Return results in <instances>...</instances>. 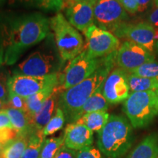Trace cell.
Instances as JSON below:
<instances>
[{"label":"cell","instance_id":"9c48e42d","mask_svg":"<svg viewBox=\"0 0 158 158\" xmlns=\"http://www.w3.org/2000/svg\"><path fill=\"white\" fill-rule=\"evenodd\" d=\"M94 16L97 27L111 33L129 19L118 0H98L94 7Z\"/></svg>","mask_w":158,"mask_h":158},{"label":"cell","instance_id":"30bf717a","mask_svg":"<svg viewBox=\"0 0 158 158\" xmlns=\"http://www.w3.org/2000/svg\"><path fill=\"white\" fill-rule=\"evenodd\" d=\"M84 35L86 40L85 50L92 58L99 59L108 56L117 51L120 46L117 37L95 24L89 27Z\"/></svg>","mask_w":158,"mask_h":158},{"label":"cell","instance_id":"4fadbf2b","mask_svg":"<svg viewBox=\"0 0 158 158\" xmlns=\"http://www.w3.org/2000/svg\"><path fill=\"white\" fill-rule=\"evenodd\" d=\"M127 73L120 68L114 69L102 85V93L109 104L124 101L130 95Z\"/></svg>","mask_w":158,"mask_h":158},{"label":"cell","instance_id":"60d3db41","mask_svg":"<svg viewBox=\"0 0 158 158\" xmlns=\"http://www.w3.org/2000/svg\"><path fill=\"white\" fill-rule=\"evenodd\" d=\"M155 40H158V27L155 28Z\"/></svg>","mask_w":158,"mask_h":158},{"label":"cell","instance_id":"836d02e7","mask_svg":"<svg viewBox=\"0 0 158 158\" xmlns=\"http://www.w3.org/2000/svg\"><path fill=\"white\" fill-rule=\"evenodd\" d=\"M77 151L73 149H69L64 145L59 150L55 158H76Z\"/></svg>","mask_w":158,"mask_h":158},{"label":"cell","instance_id":"f35d334b","mask_svg":"<svg viewBox=\"0 0 158 158\" xmlns=\"http://www.w3.org/2000/svg\"><path fill=\"white\" fill-rule=\"evenodd\" d=\"M74 1L86 2H89V3H91V4H93V5H95L98 0H74Z\"/></svg>","mask_w":158,"mask_h":158},{"label":"cell","instance_id":"9a60e30c","mask_svg":"<svg viewBox=\"0 0 158 158\" xmlns=\"http://www.w3.org/2000/svg\"><path fill=\"white\" fill-rule=\"evenodd\" d=\"M93 132L79 122L68 124L64 133V145L69 149L79 151L93 143Z\"/></svg>","mask_w":158,"mask_h":158},{"label":"cell","instance_id":"603a6c76","mask_svg":"<svg viewBox=\"0 0 158 158\" xmlns=\"http://www.w3.org/2000/svg\"><path fill=\"white\" fill-rule=\"evenodd\" d=\"M127 81L132 92L158 91L157 78H148L127 73Z\"/></svg>","mask_w":158,"mask_h":158},{"label":"cell","instance_id":"7bdbcfd3","mask_svg":"<svg viewBox=\"0 0 158 158\" xmlns=\"http://www.w3.org/2000/svg\"><path fill=\"white\" fill-rule=\"evenodd\" d=\"M154 4H155V7H158V0H154Z\"/></svg>","mask_w":158,"mask_h":158},{"label":"cell","instance_id":"d6a6232c","mask_svg":"<svg viewBox=\"0 0 158 158\" xmlns=\"http://www.w3.org/2000/svg\"><path fill=\"white\" fill-rule=\"evenodd\" d=\"M127 13L135 14L138 12L137 0H118Z\"/></svg>","mask_w":158,"mask_h":158},{"label":"cell","instance_id":"74e56055","mask_svg":"<svg viewBox=\"0 0 158 158\" xmlns=\"http://www.w3.org/2000/svg\"><path fill=\"white\" fill-rule=\"evenodd\" d=\"M5 62V44L1 27H0V66Z\"/></svg>","mask_w":158,"mask_h":158},{"label":"cell","instance_id":"f1b7e54d","mask_svg":"<svg viewBox=\"0 0 158 158\" xmlns=\"http://www.w3.org/2000/svg\"><path fill=\"white\" fill-rule=\"evenodd\" d=\"M9 76H7L5 71H0V100L4 104H8L9 92L7 88V81Z\"/></svg>","mask_w":158,"mask_h":158},{"label":"cell","instance_id":"ac0fdd59","mask_svg":"<svg viewBox=\"0 0 158 158\" xmlns=\"http://www.w3.org/2000/svg\"><path fill=\"white\" fill-rule=\"evenodd\" d=\"M158 156V134L146 136L129 154L127 158H157Z\"/></svg>","mask_w":158,"mask_h":158},{"label":"cell","instance_id":"7dc6e473","mask_svg":"<svg viewBox=\"0 0 158 158\" xmlns=\"http://www.w3.org/2000/svg\"><path fill=\"white\" fill-rule=\"evenodd\" d=\"M156 92H157V107H158V91Z\"/></svg>","mask_w":158,"mask_h":158},{"label":"cell","instance_id":"e575fe53","mask_svg":"<svg viewBox=\"0 0 158 158\" xmlns=\"http://www.w3.org/2000/svg\"><path fill=\"white\" fill-rule=\"evenodd\" d=\"M2 128H13L8 115L5 110L0 111V129Z\"/></svg>","mask_w":158,"mask_h":158},{"label":"cell","instance_id":"ab89813d","mask_svg":"<svg viewBox=\"0 0 158 158\" xmlns=\"http://www.w3.org/2000/svg\"><path fill=\"white\" fill-rule=\"evenodd\" d=\"M5 105L3 103L2 101L1 100H0V111H1V110H3L5 109Z\"/></svg>","mask_w":158,"mask_h":158},{"label":"cell","instance_id":"5bb4252c","mask_svg":"<svg viewBox=\"0 0 158 158\" xmlns=\"http://www.w3.org/2000/svg\"><path fill=\"white\" fill-rule=\"evenodd\" d=\"M65 18L76 29L84 33L89 27L94 24L93 4L68 0L65 2Z\"/></svg>","mask_w":158,"mask_h":158},{"label":"cell","instance_id":"4316f807","mask_svg":"<svg viewBox=\"0 0 158 158\" xmlns=\"http://www.w3.org/2000/svg\"><path fill=\"white\" fill-rule=\"evenodd\" d=\"M45 11H59L64 8V0H24Z\"/></svg>","mask_w":158,"mask_h":158},{"label":"cell","instance_id":"4dcf8cb0","mask_svg":"<svg viewBox=\"0 0 158 158\" xmlns=\"http://www.w3.org/2000/svg\"><path fill=\"white\" fill-rule=\"evenodd\" d=\"M76 158H104L102 154L97 148L92 147H88L84 149L77 151Z\"/></svg>","mask_w":158,"mask_h":158},{"label":"cell","instance_id":"5b68a950","mask_svg":"<svg viewBox=\"0 0 158 158\" xmlns=\"http://www.w3.org/2000/svg\"><path fill=\"white\" fill-rule=\"evenodd\" d=\"M59 56L63 62L72 60L84 50V39L64 15L59 13L50 19Z\"/></svg>","mask_w":158,"mask_h":158},{"label":"cell","instance_id":"f907efd6","mask_svg":"<svg viewBox=\"0 0 158 158\" xmlns=\"http://www.w3.org/2000/svg\"><path fill=\"white\" fill-rule=\"evenodd\" d=\"M157 158H158V156H157Z\"/></svg>","mask_w":158,"mask_h":158},{"label":"cell","instance_id":"1f68e13d","mask_svg":"<svg viewBox=\"0 0 158 158\" xmlns=\"http://www.w3.org/2000/svg\"><path fill=\"white\" fill-rule=\"evenodd\" d=\"M19 136V133L14 128L0 129V143L5 147L7 143L14 140Z\"/></svg>","mask_w":158,"mask_h":158},{"label":"cell","instance_id":"277c9868","mask_svg":"<svg viewBox=\"0 0 158 158\" xmlns=\"http://www.w3.org/2000/svg\"><path fill=\"white\" fill-rule=\"evenodd\" d=\"M123 111L133 128L148 127L158 115L157 92H131L124 101Z\"/></svg>","mask_w":158,"mask_h":158},{"label":"cell","instance_id":"d4e9b609","mask_svg":"<svg viewBox=\"0 0 158 158\" xmlns=\"http://www.w3.org/2000/svg\"><path fill=\"white\" fill-rule=\"evenodd\" d=\"M64 146V134L57 137L47 138L41 151L40 158H55Z\"/></svg>","mask_w":158,"mask_h":158},{"label":"cell","instance_id":"681fc988","mask_svg":"<svg viewBox=\"0 0 158 158\" xmlns=\"http://www.w3.org/2000/svg\"><path fill=\"white\" fill-rule=\"evenodd\" d=\"M157 83H158V78H157Z\"/></svg>","mask_w":158,"mask_h":158},{"label":"cell","instance_id":"f6af8a7d","mask_svg":"<svg viewBox=\"0 0 158 158\" xmlns=\"http://www.w3.org/2000/svg\"><path fill=\"white\" fill-rule=\"evenodd\" d=\"M5 0H0V6H1L2 4L4 3V2H5Z\"/></svg>","mask_w":158,"mask_h":158},{"label":"cell","instance_id":"ee69618b","mask_svg":"<svg viewBox=\"0 0 158 158\" xmlns=\"http://www.w3.org/2000/svg\"><path fill=\"white\" fill-rule=\"evenodd\" d=\"M3 148H4V146L2 145V144L0 143V151H2Z\"/></svg>","mask_w":158,"mask_h":158},{"label":"cell","instance_id":"f546056e","mask_svg":"<svg viewBox=\"0 0 158 158\" xmlns=\"http://www.w3.org/2000/svg\"><path fill=\"white\" fill-rule=\"evenodd\" d=\"M10 108H16L23 111L27 112L28 114V110H27V106L26 103L25 98L22 97L17 95V94L9 93V99L8 104Z\"/></svg>","mask_w":158,"mask_h":158},{"label":"cell","instance_id":"44dd1931","mask_svg":"<svg viewBox=\"0 0 158 158\" xmlns=\"http://www.w3.org/2000/svg\"><path fill=\"white\" fill-rule=\"evenodd\" d=\"M108 106H109V103L102 93V86L88 99L86 103L84 105L80 112V118L84 114L91 113V112L100 111V110L106 111Z\"/></svg>","mask_w":158,"mask_h":158},{"label":"cell","instance_id":"7402d4cb","mask_svg":"<svg viewBox=\"0 0 158 158\" xmlns=\"http://www.w3.org/2000/svg\"><path fill=\"white\" fill-rule=\"evenodd\" d=\"M56 87V86H50V87L45 89L25 99L26 103L27 106V110H28V114L30 116L31 119L40 110L43 104L52 94Z\"/></svg>","mask_w":158,"mask_h":158},{"label":"cell","instance_id":"7a4b0ae2","mask_svg":"<svg viewBox=\"0 0 158 158\" xmlns=\"http://www.w3.org/2000/svg\"><path fill=\"white\" fill-rule=\"evenodd\" d=\"M116 51L103 57L98 68L87 78L59 94L57 106L64 113L68 124L78 121L84 105L103 85L116 64Z\"/></svg>","mask_w":158,"mask_h":158},{"label":"cell","instance_id":"484cf974","mask_svg":"<svg viewBox=\"0 0 158 158\" xmlns=\"http://www.w3.org/2000/svg\"><path fill=\"white\" fill-rule=\"evenodd\" d=\"M65 122H66V118H65L64 113L60 108L57 107L54 115L52 116L48 123L42 130L43 136L45 138L48 135H51L62 129Z\"/></svg>","mask_w":158,"mask_h":158},{"label":"cell","instance_id":"ba28073f","mask_svg":"<svg viewBox=\"0 0 158 158\" xmlns=\"http://www.w3.org/2000/svg\"><path fill=\"white\" fill-rule=\"evenodd\" d=\"M60 73L43 77H34L14 74L9 76L7 88L9 93L27 98L50 86H57L59 84Z\"/></svg>","mask_w":158,"mask_h":158},{"label":"cell","instance_id":"8d00e7d4","mask_svg":"<svg viewBox=\"0 0 158 158\" xmlns=\"http://www.w3.org/2000/svg\"><path fill=\"white\" fill-rule=\"evenodd\" d=\"M154 0H137L138 12L143 13L149 8Z\"/></svg>","mask_w":158,"mask_h":158},{"label":"cell","instance_id":"ffe728a7","mask_svg":"<svg viewBox=\"0 0 158 158\" xmlns=\"http://www.w3.org/2000/svg\"><path fill=\"white\" fill-rule=\"evenodd\" d=\"M109 116L110 115L107 111L104 110L91 112L83 115L77 122L85 124L93 133H98L107 123Z\"/></svg>","mask_w":158,"mask_h":158},{"label":"cell","instance_id":"d590c367","mask_svg":"<svg viewBox=\"0 0 158 158\" xmlns=\"http://www.w3.org/2000/svg\"><path fill=\"white\" fill-rule=\"evenodd\" d=\"M147 21V22L152 25L155 28L158 27V7H156V8L151 12L148 16Z\"/></svg>","mask_w":158,"mask_h":158},{"label":"cell","instance_id":"7c38bea8","mask_svg":"<svg viewBox=\"0 0 158 158\" xmlns=\"http://www.w3.org/2000/svg\"><path fill=\"white\" fill-rule=\"evenodd\" d=\"M118 38H126L141 45L154 54L155 48V28L148 22L125 23L113 31Z\"/></svg>","mask_w":158,"mask_h":158},{"label":"cell","instance_id":"8fae6325","mask_svg":"<svg viewBox=\"0 0 158 158\" xmlns=\"http://www.w3.org/2000/svg\"><path fill=\"white\" fill-rule=\"evenodd\" d=\"M155 55L136 43L124 41L116 51V64L127 73L145 63L155 61Z\"/></svg>","mask_w":158,"mask_h":158},{"label":"cell","instance_id":"d6986e66","mask_svg":"<svg viewBox=\"0 0 158 158\" xmlns=\"http://www.w3.org/2000/svg\"><path fill=\"white\" fill-rule=\"evenodd\" d=\"M45 138L42 133V130L35 129L31 132L28 135L27 147L21 158H40Z\"/></svg>","mask_w":158,"mask_h":158},{"label":"cell","instance_id":"3957f363","mask_svg":"<svg viewBox=\"0 0 158 158\" xmlns=\"http://www.w3.org/2000/svg\"><path fill=\"white\" fill-rule=\"evenodd\" d=\"M133 126L123 116L110 115L107 123L98 133V149L107 158H120L133 146Z\"/></svg>","mask_w":158,"mask_h":158},{"label":"cell","instance_id":"e0dca14e","mask_svg":"<svg viewBox=\"0 0 158 158\" xmlns=\"http://www.w3.org/2000/svg\"><path fill=\"white\" fill-rule=\"evenodd\" d=\"M5 110L8 115L13 127L19 133V136L28 137L31 132L35 130L30 116L27 112L10 107L5 108Z\"/></svg>","mask_w":158,"mask_h":158},{"label":"cell","instance_id":"c3c4849f","mask_svg":"<svg viewBox=\"0 0 158 158\" xmlns=\"http://www.w3.org/2000/svg\"><path fill=\"white\" fill-rule=\"evenodd\" d=\"M67 1H68V0H64V2H67Z\"/></svg>","mask_w":158,"mask_h":158},{"label":"cell","instance_id":"2e32d148","mask_svg":"<svg viewBox=\"0 0 158 158\" xmlns=\"http://www.w3.org/2000/svg\"><path fill=\"white\" fill-rule=\"evenodd\" d=\"M57 86L55 88L52 94L43 104L40 110L35 114L34 117L31 118V124L35 129L42 130L54 116L53 114L58 107L57 106V101H58L57 95L59 93H60Z\"/></svg>","mask_w":158,"mask_h":158},{"label":"cell","instance_id":"52a82bcc","mask_svg":"<svg viewBox=\"0 0 158 158\" xmlns=\"http://www.w3.org/2000/svg\"><path fill=\"white\" fill-rule=\"evenodd\" d=\"M102 58H92L84 49L80 54L70 60L60 74L59 84L57 86L59 92L61 93L76 86L90 76L101 64Z\"/></svg>","mask_w":158,"mask_h":158},{"label":"cell","instance_id":"cb8c5ba5","mask_svg":"<svg viewBox=\"0 0 158 158\" xmlns=\"http://www.w3.org/2000/svg\"><path fill=\"white\" fill-rule=\"evenodd\" d=\"M28 137L18 136L4 147L2 154V158H21L27 147Z\"/></svg>","mask_w":158,"mask_h":158},{"label":"cell","instance_id":"83f0119b","mask_svg":"<svg viewBox=\"0 0 158 158\" xmlns=\"http://www.w3.org/2000/svg\"><path fill=\"white\" fill-rule=\"evenodd\" d=\"M129 73L143 78H158V62L153 61L145 63Z\"/></svg>","mask_w":158,"mask_h":158},{"label":"cell","instance_id":"b9f144b4","mask_svg":"<svg viewBox=\"0 0 158 158\" xmlns=\"http://www.w3.org/2000/svg\"><path fill=\"white\" fill-rule=\"evenodd\" d=\"M155 48H156V50H157V52L158 54V40L155 43Z\"/></svg>","mask_w":158,"mask_h":158},{"label":"cell","instance_id":"bcb514c9","mask_svg":"<svg viewBox=\"0 0 158 158\" xmlns=\"http://www.w3.org/2000/svg\"><path fill=\"white\" fill-rule=\"evenodd\" d=\"M0 158H2V151H0Z\"/></svg>","mask_w":158,"mask_h":158},{"label":"cell","instance_id":"8992f818","mask_svg":"<svg viewBox=\"0 0 158 158\" xmlns=\"http://www.w3.org/2000/svg\"><path fill=\"white\" fill-rule=\"evenodd\" d=\"M62 62L60 56L52 50H38L20 63L13 73L34 77L49 76L58 73Z\"/></svg>","mask_w":158,"mask_h":158},{"label":"cell","instance_id":"6da1fadb","mask_svg":"<svg viewBox=\"0 0 158 158\" xmlns=\"http://www.w3.org/2000/svg\"><path fill=\"white\" fill-rule=\"evenodd\" d=\"M0 26L5 44V63L12 65L27 49L43 40L49 34L50 20L42 13H26L6 20Z\"/></svg>","mask_w":158,"mask_h":158}]
</instances>
